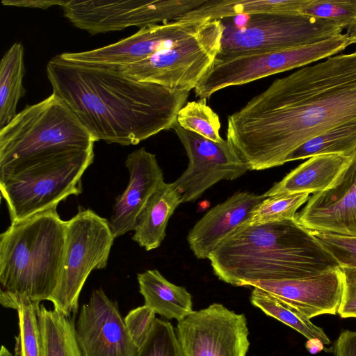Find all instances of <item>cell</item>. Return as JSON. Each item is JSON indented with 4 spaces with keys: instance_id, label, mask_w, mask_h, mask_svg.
<instances>
[{
    "instance_id": "15",
    "label": "cell",
    "mask_w": 356,
    "mask_h": 356,
    "mask_svg": "<svg viewBox=\"0 0 356 356\" xmlns=\"http://www.w3.org/2000/svg\"><path fill=\"white\" fill-rule=\"evenodd\" d=\"M74 330L81 356H136L138 351L117 303L102 288L82 305Z\"/></svg>"
},
{
    "instance_id": "40",
    "label": "cell",
    "mask_w": 356,
    "mask_h": 356,
    "mask_svg": "<svg viewBox=\"0 0 356 356\" xmlns=\"http://www.w3.org/2000/svg\"><path fill=\"white\" fill-rule=\"evenodd\" d=\"M0 356H13V355L9 352L6 346H1L0 350Z\"/></svg>"
},
{
    "instance_id": "33",
    "label": "cell",
    "mask_w": 356,
    "mask_h": 356,
    "mask_svg": "<svg viewBox=\"0 0 356 356\" xmlns=\"http://www.w3.org/2000/svg\"><path fill=\"white\" fill-rule=\"evenodd\" d=\"M341 268L356 270V236L312 232Z\"/></svg>"
},
{
    "instance_id": "7",
    "label": "cell",
    "mask_w": 356,
    "mask_h": 356,
    "mask_svg": "<svg viewBox=\"0 0 356 356\" xmlns=\"http://www.w3.org/2000/svg\"><path fill=\"white\" fill-rule=\"evenodd\" d=\"M114 238L109 221L91 209H79L67 220L59 279L48 300L54 310L67 317L76 314L81 289L93 270L106 267Z\"/></svg>"
},
{
    "instance_id": "18",
    "label": "cell",
    "mask_w": 356,
    "mask_h": 356,
    "mask_svg": "<svg viewBox=\"0 0 356 356\" xmlns=\"http://www.w3.org/2000/svg\"><path fill=\"white\" fill-rule=\"evenodd\" d=\"M124 164L129 181L124 191L117 197L109 220L114 238L134 230L138 216L164 182L155 154L144 147L129 154Z\"/></svg>"
},
{
    "instance_id": "2",
    "label": "cell",
    "mask_w": 356,
    "mask_h": 356,
    "mask_svg": "<svg viewBox=\"0 0 356 356\" xmlns=\"http://www.w3.org/2000/svg\"><path fill=\"white\" fill-rule=\"evenodd\" d=\"M46 72L53 93L95 142L134 145L172 129L190 93L139 81L110 67L67 61L59 54L49 60Z\"/></svg>"
},
{
    "instance_id": "36",
    "label": "cell",
    "mask_w": 356,
    "mask_h": 356,
    "mask_svg": "<svg viewBox=\"0 0 356 356\" xmlns=\"http://www.w3.org/2000/svg\"><path fill=\"white\" fill-rule=\"evenodd\" d=\"M334 356H356V331L341 332L334 344Z\"/></svg>"
},
{
    "instance_id": "16",
    "label": "cell",
    "mask_w": 356,
    "mask_h": 356,
    "mask_svg": "<svg viewBox=\"0 0 356 356\" xmlns=\"http://www.w3.org/2000/svg\"><path fill=\"white\" fill-rule=\"evenodd\" d=\"M296 220L311 232L356 236V150L333 185L310 197Z\"/></svg>"
},
{
    "instance_id": "17",
    "label": "cell",
    "mask_w": 356,
    "mask_h": 356,
    "mask_svg": "<svg viewBox=\"0 0 356 356\" xmlns=\"http://www.w3.org/2000/svg\"><path fill=\"white\" fill-rule=\"evenodd\" d=\"M252 286L267 292L311 319L337 313L343 293V273L337 267L312 277L259 282Z\"/></svg>"
},
{
    "instance_id": "19",
    "label": "cell",
    "mask_w": 356,
    "mask_h": 356,
    "mask_svg": "<svg viewBox=\"0 0 356 356\" xmlns=\"http://www.w3.org/2000/svg\"><path fill=\"white\" fill-rule=\"evenodd\" d=\"M264 198L247 191L236 192L209 209L189 232L187 241L198 259L209 254L232 233L249 221L253 209Z\"/></svg>"
},
{
    "instance_id": "10",
    "label": "cell",
    "mask_w": 356,
    "mask_h": 356,
    "mask_svg": "<svg viewBox=\"0 0 356 356\" xmlns=\"http://www.w3.org/2000/svg\"><path fill=\"white\" fill-rule=\"evenodd\" d=\"M223 30L221 20L210 19L199 33L171 48L134 63L107 67L139 81L191 91L213 65L220 50Z\"/></svg>"
},
{
    "instance_id": "5",
    "label": "cell",
    "mask_w": 356,
    "mask_h": 356,
    "mask_svg": "<svg viewBox=\"0 0 356 356\" xmlns=\"http://www.w3.org/2000/svg\"><path fill=\"white\" fill-rule=\"evenodd\" d=\"M94 147L0 168V188L11 222L22 220L81 193V179L93 162Z\"/></svg>"
},
{
    "instance_id": "9",
    "label": "cell",
    "mask_w": 356,
    "mask_h": 356,
    "mask_svg": "<svg viewBox=\"0 0 356 356\" xmlns=\"http://www.w3.org/2000/svg\"><path fill=\"white\" fill-rule=\"evenodd\" d=\"M351 44L346 34L301 47L275 51L217 56L213 65L195 87L200 99L229 86L245 84L330 57Z\"/></svg>"
},
{
    "instance_id": "23",
    "label": "cell",
    "mask_w": 356,
    "mask_h": 356,
    "mask_svg": "<svg viewBox=\"0 0 356 356\" xmlns=\"http://www.w3.org/2000/svg\"><path fill=\"white\" fill-rule=\"evenodd\" d=\"M307 0H207L177 19L221 20L238 15L263 13L301 15ZM175 19V20H177Z\"/></svg>"
},
{
    "instance_id": "29",
    "label": "cell",
    "mask_w": 356,
    "mask_h": 356,
    "mask_svg": "<svg viewBox=\"0 0 356 356\" xmlns=\"http://www.w3.org/2000/svg\"><path fill=\"white\" fill-rule=\"evenodd\" d=\"M177 122L183 129L214 142H222L218 114L207 104L206 99L187 102L179 111Z\"/></svg>"
},
{
    "instance_id": "20",
    "label": "cell",
    "mask_w": 356,
    "mask_h": 356,
    "mask_svg": "<svg viewBox=\"0 0 356 356\" xmlns=\"http://www.w3.org/2000/svg\"><path fill=\"white\" fill-rule=\"evenodd\" d=\"M349 156L323 154L309 158L262 195L269 197L324 191L335 182Z\"/></svg>"
},
{
    "instance_id": "34",
    "label": "cell",
    "mask_w": 356,
    "mask_h": 356,
    "mask_svg": "<svg viewBox=\"0 0 356 356\" xmlns=\"http://www.w3.org/2000/svg\"><path fill=\"white\" fill-rule=\"evenodd\" d=\"M156 318V313L145 305L130 310L124 318L129 334L138 349L148 336Z\"/></svg>"
},
{
    "instance_id": "4",
    "label": "cell",
    "mask_w": 356,
    "mask_h": 356,
    "mask_svg": "<svg viewBox=\"0 0 356 356\" xmlns=\"http://www.w3.org/2000/svg\"><path fill=\"white\" fill-rule=\"evenodd\" d=\"M67 220L54 206L11 222L0 235V302L48 300L59 279Z\"/></svg>"
},
{
    "instance_id": "1",
    "label": "cell",
    "mask_w": 356,
    "mask_h": 356,
    "mask_svg": "<svg viewBox=\"0 0 356 356\" xmlns=\"http://www.w3.org/2000/svg\"><path fill=\"white\" fill-rule=\"evenodd\" d=\"M356 120V51L275 79L227 118V140L250 170L285 163L309 139Z\"/></svg>"
},
{
    "instance_id": "21",
    "label": "cell",
    "mask_w": 356,
    "mask_h": 356,
    "mask_svg": "<svg viewBox=\"0 0 356 356\" xmlns=\"http://www.w3.org/2000/svg\"><path fill=\"white\" fill-rule=\"evenodd\" d=\"M181 203V195L173 184L164 181L138 216L132 240L147 251L159 248L165 236L168 220Z\"/></svg>"
},
{
    "instance_id": "3",
    "label": "cell",
    "mask_w": 356,
    "mask_h": 356,
    "mask_svg": "<svg viewBox=\"0 0 356 356\" xmlns=\"http://www.w3.org/2000/svg\"><path fill=\"white\" fill-rule=\"evenodd\" d=\"M208 259L220 280L238 286L306 278L339 267L296 218L259 225L245 222Z\"/></svg>"
},
{
    "instance_id": "32",
    "label": "cell",
    "mask_w": 356,
    "mask_h": 356,
    "mask_svg": "<svg viewBox=\"0 0 356 356\" xmlns=\"http://www.w3.org/2000/svg\"><path fill=\"white\" fill-rule=\"evenodd\" d=\"M300 14L349 28L356 23V0H307Z\"/></svg>"
},
{
    "instance_id": "22",
    "label": "cell",
    "mask_w": 356,
    "mask_h": 356,
    "mask_svg": "<svg viewBox=\"0 0 356 356\" xmlns=\"http://www.w3.org/2000/svg\"><path fill=\"white\" fill-rule=\"evenodd\" d=\"M137 280L144 305L156 314L179 321L194 312L191 293L184 287L169 282L159 270H147L138 273Z\"/></svg>"
},
{
    "instance_id": "31",
    "label": "cell",
    "mask_w": 356,
    "mask_h": 356,
    "mask_svg": "<svg viewBox=\"0 0 356 356\" xmlns=\"http://www.w3.org/2000/svg\"><path fill=\"white\" fill-rule=\"evenodd\" d=\"M136 356H185L177 332L166 321L156 318Z\"/></svg>"
},
{
    "instance_id": "35",
    "label": "cell",
    "mask_w": 356,
    "mask_h": 356,
    "mask_svg": "<svg viewBox=\"0 0 356 356\" xmlns=\"http://www.w3.org/2000/svg\"><path fill=\"white\" fill-rule=\"evenodd\" d=\"M343 293L337 313L341 318H356V270L341 268Z\"/></svg>"
},
{
    "instance_id": "39",
    "label": "cell",
    "mask_w": 356,
    "mask_h": 356,
    "mask_svg": "<svg viewBox=\"0 0 356 356\" xmlns=\"http://www.w3.org/2000/svg\"><path fill=\"white\" fill-rule=\"evenodd\" d=\"M346 34L348 35L351 44L356 43V23L348 28Z\"/></svg>"
},
{
    "instance_id": "30",
    "label": "cell",
    "mask_w": 356,
    "mask_h": 356,
    "mask_svg": "<svg viewBox=\"0 0 356 356\" xmlns=\"http://www.w3.org/2000/svg\"><path fill=\"white\" fill-rule=\"evenodd\" d=\"M309 194L300 193L264 198L251 213L249 225H259L294 219L298 209L309 200Z\"/></svg>"
},
{
    "instance_id": "28",
    "label": "cell",
    "mask_w": 356,
    "mask_h": 356,
    "mask_svg": "<svg viewBox=\"0 0 356 356\" xmlns=\"http://www.w3.org/2000/svg\"><path fill=\"white\" fill-rule=\"evenodd\" d=\"M40 305L26 299H19L10 307L16 309L18 314L19 334L15 337V356H42L38 315Z\"/></svg>"
},
{
    "instance_id": "8",
    "label": "cell",
    "mask_w": 356,
    "mask_h": 356,
    "mask_svg": "<svg viewBox=\"0 0 356 356\" xmlns=\"http://www.w3.org/2000/svg\"><path fill=\"white\" fill-rule=\"evenodd\" d=\"M241 22L221 19L224 30L218 56L275 51L314 44L341 33L333 22L302 15H243Z\"/></svg>"
},
{
    "instance_id": "12",
    "label": "cell",
    "mask_w": 356,
    "mask_h": 356,
    "mask_svg": "<svg viewBox=\"0 0 356 356\" xmlns=\"http://www.w3.org/2000/svg\"><path fill=\"white\" fill-rule=\"evenodd\" d=\"M188 158L186 170L174 182L183 203L193 202L222 180H234L250 170L227 140L214 142L181 128L177 121L172 128Z\"/></svg>"
},
{
    "instance_id": "27",
    "label": "cell",
    "mask_w": 356,
    "mask_h": 356,
    "mask_svg": "<svg viewBox=\"0 0 356 356\" xmlns=\"http://www.w3.org/2000/svg\"><path fill=\"white\" fill-rule=\"evenodd\" d=\"M250 302L266 314L291 327L307 339H318L325 345L330 344V339L321 327L312 323L309 318L298 309L267 292L254 287Z\"/></svg>"
},
{
    "instance_id": "11",
    "label": "cell",
    "mask_w": 356,
    "mask_h": 356,
    "mask_svg": "<svg viewBox=\"0 0 356 356\" xmlns=\"http://www.w3.org/2000/svg\"><path fill=\"white\" fill-rule=\"evenodd\" d=\"M207 0H67L64 16L92 35L175 20Z\"/></svg>"
},
{
    "instance_id": "14",
    "label": "cell",
    "mask_w": 356,
    "mask_h": 356,
    "mask_svg": "<svg viewBox=\"0 0 356 356\" xmlns=\"http://www.w3.org/2000/svg\"><path fill=\"white\" fill-rule=\"evenodd\" d=\"M209 19H177L147 25L133 35L95 49L64 52L62 59L82 65L120 66L134 63L171 48L199 33Z\"/></svg>"
},
{
    "instance_id": "6",
    "label": "cell",
    "mask_w": 356,
    "mask_h": 356,
    "mask_svg": "<svg viewBox=\"0 0 356 356\" xmlns=\"http://www.w3.org/2000/svg\"><path fill=\"white\" fill-rule=\"evenodd\" d=\"M95 143L72 109L52 92L36 104L26 105L0 129V168L87 149Z\"/></svg>"
},
{
    "instance_id": "37",
    "label": "cell",
    "mask_w": 356,
    "mask_h": 356,
    "mask_svg": "<svg viewBox=\"0 0 356 356\" xmlns=\"http://www.w3.org/2000/svg\"><path fill=\"white\" fill-rule=\"evenodd\" d=\"M65 2V0H3L1 3L8 6L46 10L54 6L62 7Z\"/></svg>"
},
{
    "instance_id": "38",
    "label": "cell",
    "mask_w": 356,
    "mask_h": 356,
    "mask_svg": "<svg viewBox=\"0 0 356 356\" xmlns=\"http://www.w3.org/2000/svg\"><path fill=\"white\" fill-rule=\"evenodd\" d=\"M306 349L311 354H317L323 350H327L325 348V344L318 339H307L305 343Z\"/></svg>"
},
{
    "instance_id": "25",
    "label": "cell",
    "mask_w": 356,
    "mask_h": 356,
    "mask_svg": "<svg viewBox=\"0 0 356 356\" xmlns=\"http://www.w3.org/2000/svg\"><path fill=\"white\" fill-rule=\"evenodd\" d=\"M38 315L41 332L42 356H81L74 321L56 310L40 305Z\"/></svg>"
},
{
    "instance_id": "26",
    "label": "cell",
    "mask_w": 356,
    "mask_h": 356,
    "mask_svg": "<svg viewBox=\"0 0 356 356\" xmlns=\"http://www.w3.org/2000/svg\"><path fill=\"white\" fill-rule=\"evenodd\" d=\"M356 150V120L315 136L292 152L285 163L323 154L349 156Z\"/></svg>"
},
{
    "instance_id": "24",
    "label": "cell",
    "mask_w": 356,
    "mask_h": 356,
    "mask_svg": "<svg viewBox=\"0 0 356 356\" xmlns=\"http://www.w3.org/2000/svg\"><path fill=\"white\" fill-rule=\"evenodd\" d=\"M24 48L15 42L3 56L0 63V129L13 120L19 99L24 95Z\"/></svg>"
},
{
    "instance_id": "13",
    "label": "cell",
    "mask_w": 356,
    "mask_h": 356,
    "mask_svg": "<svg viewBox=\"0 0 356 356\" xmlns=\"http://www.w3.org/2000/svg\"><path fill=\"white\" fill-rule=\"evenodd\" d=\"M248 334L245 315L220 303L194 311L177 326L185 356H245Z\"/></svg>"
}]
</instances>
